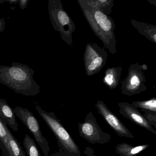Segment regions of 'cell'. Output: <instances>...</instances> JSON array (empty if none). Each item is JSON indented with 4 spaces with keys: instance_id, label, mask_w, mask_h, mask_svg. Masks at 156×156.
Masks as SVG:
<instances>
[{
    "instance_id": "cell-1",
    "label": "cell",
    "mask_w": 156,
    "mask_h": 156,
    "mask_svg": "<svg viewBox=\"0 0 156 156\" xmlns=\"http://www.w3.org/2000/svg\"><path fill=\"white\" fill-rule=\"evenodd\" d=\"M35 72L26 65L14 62L11 66H0V83L15 93L26 96L40 94L41 87L34 79Z\"/></svg>"
},
{
    "instance_id": "cell-2",
    "label": "cell",
    "mask_w": 156,
    "mask_h": 156,
    "mask_svg": "<svg viewBox=\"0 0 156 156\" xmlns=\"http://www.w3.org/2000/svg\"><path fill=\"white\" fill-rule=\"evenodd\" d=\"M80 5L90 25L105 44L109 48L111 53L115 52L113 48L115 46V26L112 19L101 10L93 5L90 1H81Z\"/></svg>"
},
{
    "instance_id": "cell-3",
    "label": "cell",
    "mask_w": 156,
    "mask_h": 156,
    "mask_svg": "<svg viewBox=\"0 0 156 156\" xmlns=\"http://www.w3.org/2000/svg\"><path fill=\"white\" fill-rule=\"evenodd\" d=\"M34 107L56 137L60 151L66 156H80L79 147L55 113L44 110L36 102Z\"/></svg>"
},
{
    "instance_id": "cell-4",
    "label": "cell",
    "mask_w": 156,
    "mask_h": 156,
    "mask_svg": "<svg viewBox=\"0 0 156 156\" xmlns=\"http://www.w3.org/2000/svg\"><path fill=\"white\" fill-rule=\"evenodd\" d=\"M48 12L50 20L55 30L59 32L62 39L70 44V35L75 30L72 20L64 10L60 0H49Z\"/></svg>"
},
{
    "instance_id": "cell-5",
    "label": "cell",
    "mask_w": 156,
    "mask_h": 156,
    "mask_svg": "<svg viewBox=\"0 0 156 156\" xmlns=\"http://www.w3.org/2000/svg\"><path fill=\"white\" fill-rule=\"evenodd\" d=\"M78 125L80 136L91 144H105L111 140L110 135L101 129L91 112L87 115L84 122Z\"/></svg>"
},
{
    "instance_id": "cell-6",
    "label": "cell",
    "mask_w": 156,
    "mask_h": 156,
    "mask_svg": "<svg viewBox=\"0 0 156 156\" xmlns=\"http://www.w3.org/2000/svg\"><path fill=\"white\" fill-rule=\"evenodd\" d=\"M15 115L30 131L45 156H48L50 148L49 142L43 136L39 122L31 111L26 108L17 106L13 109Z\"/></svg>"
},
{
    "instance_id": "cell-7",
    "label": "cell",
    "mask_w": 156,
    "mask_h": 156,
    "mask_svg": "<svg viewBox=\"0 0 156 156\" xmlns=\"http://www.w3.org/2000/svg\"><path fill=\"white\" fill-rule=\"evenodd\" d=\"M98 113L104 118L111 128L120 136L133 139L134 136L128 129L120 121V119L112 111L109 110L105 104L101 101H98L95 105Z\"/></svg>"
},
{
    "instance_id": "cell-8",
    "label": "cell",
    "mask_w": 156,
    "mask_h": 156,
    "mask_svg": "<svg viewBox=\"0 0 156 156\" xmlns=\"http://www.w3.org/2000/svg\"><path fill=\"white\" fill-rule=\"evenodd\" d=\"M118 106L119 114L123 116L153 134H156V130L149 124L143 115L137 108L134 107L132 105L125 102L119 103Z\"/></svg>"
},
{
    "instance_id": "cell-9",
    "label": "cell",
    "mask_w": 156,
    "mask_h": 156,
    "mask_svg": "<svg viewBox=\"0 0 156 156\" xmlns=\"http://www.w3.org/2000/svg\"><path fill=\"white\" fill-rule=\"evenodd\" d=\"M85 55L86 73L88 75L95 73L100 70L105 64L106 56L105 52L96 51L91 46L87 47Z\"/></svg>"
},
{
    "instance_id": "cell-10",
    "label": "cell",
    "mask_w": 156,
    "mask_h": 156,
    "mask_svg": "<svg viewBox=\"0 0 156 156\" xmlns=\"http://www.w3.org/2000/svg\"><path fill=\"white\" fill-rule=\"evenodd\" d=\"M141 73H142L140 70H134L129 74L125 86L122 87V92L124 94L133 95L146 89L141 87Z\"/></svg>"
},
{
    "instance_id": "cell-11",
    "label": "cell",
    "mask_w": 156,
    "mask_h": 156,
    "mask_svg": "<svg viewBox=\"0 0 156 156\" xmlns=\"http://www.w3.org/2000/svg\"><path fill=\"white\" fill-rule=\"evenodd\" d=\"M0 118L13 131L19 130V124L16 120V115L13 109L10 106L5 99L0 98Z\"/></svg>"
},
{
    "instance_id": "cell-12",
    "label": "cell",
    "mask_w": 156,
    "mask_h": 156,
    "mask_svg": "<svg viewBox=\"0 0 156 156\" xmlns=\"http://www.w3.org/2000/svg\"><path fill=\"white\" fill-rule=\"evenodd\" d=\"M149 146V145H143L133 147L127 143H123L117 145L115 150L116 153L121 156H136Z\"/></svg>"
},
{
    "instance_id": "cell-13",
    "label": "cell",
    "mask_w": 156,
    "mask_h": 156,
    "mask_svg": "<svg viewBox=\"0 0 156 156\" xmlns=\"http://www.w3.org/2000/svg\"><path fill=\"white\" fill-rule=\"evenodd\" d=\"M8 148L9 156H26L22 147L10 130L9 131Z\"/></svg>"
},
{
    "instance_id": "cell-14",
    "label": "cell",
    "mask_w": 156,
    "mask_h": 156,
    "mask_svg": "<svg viewBox=\"0 0 156 156\" xmlns=\"http://www.w3.org/2000/svg\"><path fill=\"white\" fill-rule=\"evenodd\" d=\"M9 129L0 118V151L2 156H9L8 153V139Z\"/></svg>"
},
{
    "instance_id": "cell-15",
    "label": "cell",
    "mask_w": 156,
    "mask_h": 156,
    "mask_svg": "<svg viewBox=\"0 0 156 156\" xmlns=\"http://www.w3.org/2000/svg\"><path fill=\"white\" fill-rule=\"evenodd\" d=\"M23 145L28 156H41L34 140L28 134L25 135Z\"/></svg>"
},
{
    "instance_id": "cell-16",
    "label": "cell",
    "mask_w": 156,
    "mask_h": 156,
    "mask_svg": "<svg viewBox=\"0 0 156 156\" xmlns=\"http://www.w3.org/2000/svg\"><path fill=\"white\" fill-rule=\"evenodd\" d=\"M136 108H141L142 110L156 112V99L152 98L144 101H136L131 104Z\"/></svg>"
},
{
    "instance_id": "cell-17",
    "label": "cell",
    "mask_w": 156,
    "mask_h": 156,
    "mask_svg": "<svg viewBox=\"0 0 156 156\" xmlns=\"http://www.w3.org/2000/svg\"><path fill=\"white\" fill-rule=\"evenodd\" d=\"M117 70L111 69L107 71L105 77V82L111 88H115L117 84V81H118L116 76Z\"/></svg>"
},
{
    "instance_id": "cell-18",
    "label": "cell",
    "mask_w": 156,
    "mask_h": 156,
    "mask_svg": "<svg viewBox=\"0 0 156 156\" xmlns=\"http://www.w3.org/2000/svg\"><path fill=\"white\" fill-rule=\"evenodd\" d=\"M144 112V116L149 124L152 126L156 128V112L151 111L142 110Z\"/></svg>"
},
{
    "instance_id": "cell-19",
    "label": "cell",
    "mask_w": 156,
    "mask_h": 156,
    "mask_svg": "<svg viewBox=\"0 0 156 156\" xmlns=\"http://www.w3.org/2000/svg\"><path fill=\"white\" fill-rule=\"evenodd\" d=\"M30 1L28 0H19L18 3L20 8L21 9H25L28 7Z\"/></svg>"
},
{
    "instance_id": "cell-20",
    "label": "cell",
    "mask_w": 156,
    "mask_h": 156,
    "mask_svg": "<svg viewBox=\"0 0 156 156\" xmlns=\"http://www.w3.org/2000/svg\"><path fill=\"white\" fill-rule=\"evenodd\" d=\"M6 28V22L5 19L2 18L0 19V33L4 31Z\"/></svg>"
},
{
    "instance_id": "cell-21",
    "label": "cell",
    "mask_w": 156,
    "mask_h": 156,
    "mask_svg": "<svg viewBox=\"0 0 156 156\" xmlns=\"http://www.w3.org/2000/svg\"><path fill=\"white\" fill-rule=\"evenodd\" d=\"M51 156H66L61 151H59V152H56L55 153H54V154H52Z\"/></svg>"
},
{
    "instance_id": "cell-22",
    "label": "cell",
    "mask_w": 156,
    "mask_h": 156,
    "mask_svg": "<svg viewBox=\"0 0 156 156\" xmlns=\"http://www.w3.org/2000/svg\"><path fill=\"white\" fill-rule=\"evenodd\" d=\"M19 2V0H7V2H9L10 4H17Z\"/></svg>"
},
{
    "instance_id": "cell-23",
    "label": "cell",
    "mask_w": 156,
    "mask_h": 156,
    "mask_svg": "<svg viewBox=\"0 0 156 156\" xmlns=\"http://www.w3.org/2000/svg\"><path fill=\"white\" fill-rule=\"evenodd\" d=\"M5 2H7V0H0V4H2Z\"/></svg>"
},
{
    "instance_id": "cell-24",
    "label": "cell",
    "mask_w": 156,
    "mask_h": 156,
    "mask_svg": "<svg viewBox=\"0 0 156 156\" xmlns=\"http://www.w3.org/2000/svg\"><path fill=\"white\" fill-rule=\"evenodd\" d=\"M92 156H95V155H92Z\"/></svg>"
}]
</instances>
